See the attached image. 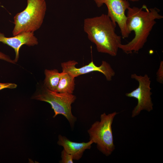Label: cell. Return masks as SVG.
I'll return each mask as SVG.
<instances>
[{
    "mask_svg": "<svg viewBox=\"0 0 163 163\" xmlns=\"http://www.w3.org/2000/svg\"><path fill=\"white\" fill-rule=\"evenodd\" d=\"M160 12L157 8H148L145 5L141 8L129 7L126 14V26L130 34L134 32L135 36L127 43L120 45L119 49L127 54L138 53L147 42L156 20L163 18Z\"/></svg>",
    "mask_w": 163,
    "mask_h": 163,
    "instance_id": "1",
    "label": "cell"
},
{
    "mask_svg": "<svg viewBox=\"0 0 163 163\" xmlns=\"http://www.w3.org/2000/svg\"><path fill=\"white\" fill-rule=\"evenodd\" d=\"M117 24L107 14L84 19V31L88 39L95 45L98 52L115 56L122 43L121 37L115 32Z\"/></svg>",
    "mask_w": 163,
    "mask_h": 163,
    "instance_id": "2",
    "label": "cell"
},
{
    "mask_svg": "<svg viewBox=\"0 0 163 163\" xmlns=\"http://www.w3.org/2000/svg\"><path fill=\"white\" fill-rule=\"evenodd\" d=\"M27 2L25 8L14 17V36L25 32L34 33L43 23L46 10L45 0H27Z\"/></svg>",
    "mask_w": 163,
    "mask_h": 163,
    "instance_id": "3",
    "label": "cell"
},
{
    "mask_svg": "<svg viewBox=\"0 0 163 163\" xmlns=\"http://www.w3.org/2000/svg\"><path fill=\"white\" fill-rule=\"evenodd\" d=\"M118 113L115 111L108 114L103 113L101 115L100 121H95L88 130L89 140L96 144L98 150L107 156L111 155L115 149L112 124Z\"/></svg>",
    "mask_w": 163,
    "mask_h": 163,
    "instance_id": "4",
    "label": "cell"
},
{
    "mask_svg": "<svg viewBox=\"0 0 163 163\" xmlns=\"http://www.w3.org/2000/svg\"><path fill=\"white\" fill-rule=\"evenodd\" d=\"M76 98V96L73 94L53 91L45 87V89L33 98L50 104L54 113L53 117L58 114L63 115L67 120L72 128L74 126L77 118L72 114L71 105Z\"/></svg>",
    "mask_w": 163,
    "mask_h": 163,
    "instance_id": "5",
    "label": "cell"
},
{
    "mask_svg": "<svg viewBox=\"0 0 163 163\" xmlns=\"http://www.w3.org/2000/svg\"><path fill=\"white\" fill-rule=\"evenodd\" d=\"M131 77L139 83L137 88L125 94L127 97L137 100V104L132 112V117H133L139 114L142 110H145L148 112L152 110L153 104L151 97L152 94L151 91V81L148 75L145 74L142 76L133 74L131 75Z\"/></svg>",
    "mask_w": 163,
    "mask_h": 163,
    "instance_id": "6",
    "label": "cell"
},
{
    "mask_svg": "<svg viewBox=\"0 0 163 163\" xmlns=\"http://www.w3.org/2000/svg\"><path fill=\"white\" fill-rule=\"evenodd\" d=\"M98 8L105 4L107 8L108 16L113 22L117 24L122 37L128 38L130 34L127 29L126 11L130 6L126 0H94Z\"/></svg>",
    "mask_w": 163,
    "mask_h": 163,
    "instance_id": "7",
    "label": "cell"
},
{
    "mask_svg": "<svg viewBox=\"0 0 163 163\" xmlns=\"http://www.w3.org/2000/svg\"><path fill=\"white\" fill-rule=\"evenodd\" d=\"M78 64V62L74 60L62 62L61 66L62 71L67 72L74 78L91 72H98L102 73L106 80L109 81L112 80L115 75V72L110 65L105 61H102L99 66H96L93 61L88 64L79 68L75 66Z\"/></svg>",
    "mask_w": 163,
    "mask_h": 163,
    "instance_id": "8",
    "label": "cell"
},
{
    "mask_svg": "<svg viewBox=\"0 0 163 163\" xmlns=\"http://www.w3.org/2000/svg\"><path fill=\"white\" fill-rule=\"evenodd\" d=\"M0 42L7 45L13 48L15 53L14 61L16 62L19 56V51L24 45L28 46H34L38 44V39L34 33L25 32L11 37H6L4 34L0 32Z\"/></svg>",
    "mask_w": 163,
    "mask_h": 163,
    "instance_id": "9",
    "label": "cell"
},
{
    "mask_svg": "<svg viewBox=\"0 0 163 163\" xmlns=\"http://www.w3.org/2000/svg\"><path fill=\"white\" fill-rule=\"evenodd\" d=\"M93 142L91 140L87 142H77L71 141L66 137L59 135L57 144L63 147L67 152L71 154L73 160H78L82 156L85 151L90 149Z\"/></svg>",
    "mask_w": 163,
    "mask_h": 163,
    "instance_id": "10",
    "label": "cell"
},
{
    "mask_svg": "<svg viewBox=\"0 0 163 163\" xmlns=\"http://www.w3.org/2000/svg\"><path fill=\"white\" fill-rule=\"evenodd\" d=\"M75 78L67 72L62 71L56 92L73 94L75 88Z\"/></svg>",
    "mask_w": 163,
    "mask_h": 163,
    "instance_id": "11",
    "label": "cell"
},
{
    "mask_svg": "<svg viewBox=\"0 0 163 163\" xmlns=\"http://www.w3.org/2000/svg\"><path fill=\"white\" fill-rule=\"evenodd\" d=\"M45 87L49 90L56 91L60 77V73L56 69L45 70Z\"/></svg>",
    "mask_w": 163,
    "mask_h": 163,
    "instance_id": "12",
    "label": "cell"
},
{
    "mask_svg": "<svg viewBox=\"0 0 163 163\" xmlns=\"http://www.w3.org/2000/svg\"><path fill=\"white\" fill-rule=\"evenodd\" d=\"M61 160L59 161L60 163H73V160L72 155L64 149L61 152Z\"/></svg>",
    "mask_w": 163,
    "mask_h": 163,
    "instance_id": "13",
    "label": "cell"
},
{
    "mask_svg": "<svg viewBox=\"0 0 163 163\" xmlns=\"http://www.w3.org/2000/svg\"><path fill=\"white\" fill-rule=\"evenodd\" d=\"M157 81L163 83V62L161 61L160 64L159 68L156 73Z\"/></svg>",
    "mask_w": 163,
    "mask_h": 163,
    "instance_id": "14",
    "label": "cell"
},
{
    "mask_svg": "<svg viewBox=\"0 0 163 163\" xmlns=\"http://www.w3.org/2000/svg\"><path fill=\"white\" fill-rule=\"evenodd\" d=\"M17 87V85L14 83H0V90L6 88L13 89Z\"/></svg>",
    "mask_w": 163,
    "mask_h": 163,
    "instance_id": "15",
    "label": "cell"
},
{
    "mask_svg": "<svg viewBox=\"0 0 163 163\" xmlns=\"http://www.w3.org/2000/svg\"><path fill=\"white\" fill-rule=\"evenodd\" d=\"M0 59L13 63H14L15 62L14 60H12L9 56L0 52Z\"/></svg>",
    "mask_w": 163,
    "mask_h": 163,
    "instance_id": "16",
    "label": "cell"
},
{
    "mask_svg": "<svg viewBox=\"0 0 163 163\" xmlns=\"http://www.w3.org/2000/svg\"><path fill=\"white\" fill-rule=\"evenodd\" d=\"M127 0L128 1H129L132 2H136L139 1L140 0Z\"/></svg>",
    "mask_w": 163,
    "mask_h": 163,
    "instance_id": "17",
    "label": "cell"
}]
</instances>
